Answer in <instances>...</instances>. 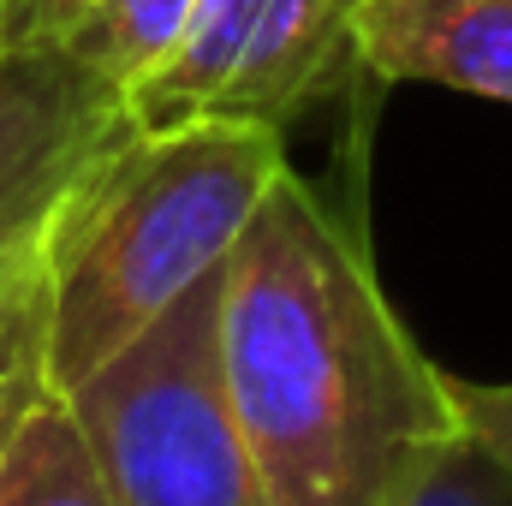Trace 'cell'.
Instances as JSON below:
<instances>
[{"mask_svg":"<svg viewBox=\"0 0 512 506\" xmlns=\"http://www.w3.org/2000/svg\"><path fill=\"white\" fill-rule=\"evenodd\" d=\"M30 36H60V0H0V48Z\"/></svg>","mask_w":512,"mask_h":506,"instance_id":"7c38bea8","label":"cell"},{"mask_svg":"<svg viewBox=\"0 0 512 506\" xmlns=\"http://www.w3.org/2000/svg\"><path fill=\"white\" fill-rule=\"evenodd\" d=\"M131 131V96L66 36L0 48V268L42 245L78 179Z\"/></svg>","mask_w":512,"mask_h":506,"instance_id":"5b68a950","label":"cell"},{"mask_svg":"<svg viewBox=\"0 0 512 506\" xmlns=\"http://www.w3.org/2000/svg\"><path fill=\"white\" fill-rule=\"evenodd\" d=\"M358 60L376 84H435L512 108V0H364Z\"/></svg>","mask_w":512,"mask_h":506,"instance_id":"8992f818","label":"cell"},{"mask_svg":"<svg viewBox=\"0 0 512 506\" xmlns=\"http://www.w3.org/2000/svg\"><path fill=\"white\" fill-rule=\"evenodd\" d=\"M191 12L197 0H84L60 36L131 96V84L185 36Z\"/></svg>","mask_w":512,"mask_h":506,"instance_id":"9c48e42d","label":"cell"},{"mask_svg":"<svg viewBox=\"0 0 512 506\" xmlns=\"http://www.w3.org/2000/svg\"><path fill=\"white\" fill-rule=\"evenodd\" d=\"M286 167V131L233 120L137 126L114 143L42 233L54 381L78 387L96 376L209 280Z\"/></svg>","mask_w":512,"mask_h":506,"instance_id":"7a4b0ae2","label":"cell"},{"mask_svg":"<svg viewBox=\"0 0 512 506\" xmlns=\"http://www.w3.org/2000/svg\"><path fill=\"white\" fill-rule=\"evenodd\" d=\"M54 393V286L36 245L0 268V459Z\"/></svg>","mask_w":512,"mask_h":506,"instance_id":"52a82bcc","label":"cell"},{"mask_svg":"<svg viewBox=\"0 0 512 506\" xmlns=\"http://www.w3.org/2000/svg\"><path fill=\"white\" fill-rule=\"evenodd\" d=\"M399 506H512V465L495 459L471 429H459L423 465V477L405 489Z\"/></svg>","mask_w":512,"mask_h":506,"instance_id":"30bf717a","label":"cell"},{"mask_svg":"<svg viewBox=\"0 0 512 506\" xmlns=\"http://www.w3.org/2000/svg\"><path fill=\"white\" fill-rule=\"evenodd\" d=\"M78 6H84V0H60V30H66V18H72Z\"/></svg>","mask_w":512,"mask_h":506,"instance_id":"4fadbf2b","label":"cell"},{"mask_svg":"<svg viewBox=\"0 0 512 506\" xmlns=\"http://www.w3.org/2000/svg\"><path fill=\"white\" fill-rule=\"evenodd\" d=\"M364 0H197L185 36L131 84V120L292 131L310 108L376 84L358 60Z\"/></svg>","mask_w":512,"mask_h":506,"instance_id":"277c9868","label":"cell"},{"mask_svg":"<svg viewBox=\"0 0 512 506\" xmlns=\"http://www.w3.org/2000/svg\"><path fill=\"white\" fill-rule=\"evenodd\" d=\"M0 506H114L108 471L90 447V429L60 387L6 447L0 459Z\"/></svg>","mask_w":512,"mask_h":506,"instance_id":"ba28073f","label":"cell"},{"mask_svg":"<svg viewBox=\"0 0 512 506\" xmlns=\"http://www.w3.org/2000/svg\"><path fill=\"white\" fill-rule=\"evenodd\" d=\"M221 376L274 506H399L465 429L358 203L286 167L221 262Z\"/></svg>","mask_w":512,"mask_h":506,"instance_id":"6da1fadb","label":"cell"},{"mask_svg":"<svg viewBox=\"0 0 512 506\" xmlns=\"http://www.w3.org/2000/svg\"><path fill=\"white\" fill-rule=\"evenodd\" d=\"M453 393H459V417L465 429L512 465V387H495V381H459L453 376Z\"/></svg>","mask_w":512,"mask_h":506,"instance_id":"8fae6325","label":"cell"},{"mask_svg":"<svg viewBox=\"0 0 512 506\" xmlns=\"http://www.w3.org/2000/svg\"><path fill=\"white\" fill-rule=\"evenodd\" d=\"M66 393L114 506H274L221 376V268Z\"/></svg>","mask_w":512,"mask_h":506,"instance_id":"3957f363","label":"cell"}]
</instances>
